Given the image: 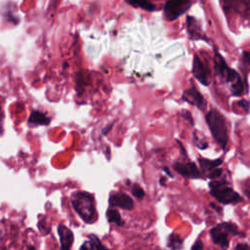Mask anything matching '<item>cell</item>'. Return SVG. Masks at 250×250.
I'll list each match as a JSON object with an SVG mask.
<instances>
[{"label": "cell", "instance_id": "ba28073f", "mask_svg": "<svg viewBox=\"0 0 250 250\" xmlns=\"http://www.w3.org/2000/svg\"><path fill=\"white\" fill-rule=\"evenodd\" d=\"M178 174L187 179H199L202 178L201 171L193 162H176L173 165Z\"/></svg>", "mask_w": 250, "mask_h": 250}, {"label": "cell", "instance_id": "9c48e42d", "mask_svg": "<svg viewBox=\"0 0 250 250\" xmlns=\"http://www.w3.org/2000/svg\"><path fill=\"white\" fill-rule=\"evenodd\" d=\"M192 74L194 77L203 85L209 84V72L208 68L204 64V62L201 61V59L194 55L193 61H192Z\"/></svg>", "mask_w": 250, "mask_h": 250}, {"label": "cell", "instance_id": "7c38bea8", "mask_svg": "<svg viewBox=\"0 0 250 250\" xmlns=\"http://www.w3.org/2000/svg\"><path fill=\"white\" fill-rule=\"evenodd\" d=\"M187 28L191 40H204L207 41V38L202 33L198 22L195 21L194 18L188 16L187 17Z\"/></svg>", "mask_w": 250, "mask_h": 250}, {"label": "cell", "instance_id": "4316f807", "mask_svg": "<svg viewBox=\"0 0 250 250\" xmlns=\"http://www.w3.org/2000/svg\"><path fill=\"white\" fill-rule=\"evenodd\" d=\"M235 250H250V247L246 243H238L235 246Z\"/></svg>", "mask_w": 250, "mask_h": 250}, {"label": "cell", "instance_id": "d6a6232c", "mask_svg": "<svg viewBox=\"0 0 250 250\" xmlns=\"http://www.w3.org/2000/svg\"><path fill=\"white\" fill-rule=\"evenodd\" d=\"M159 184H160L161 186H165V178H164V177H161V178H160Z\"/></svg>", "mask_w": 250, "mask_h": 250}, {"label": "cell", "instance_id": "1f68e13d", "mask_svg": "<svg viewBox=\"0 0 250 250\" xmlns=\"http://www.w3.org/2000/svg\"><path fill=\"white\" fill-rule=\"evenodd\" d=\"M162 170H163V171H164V172H165V173H166L170 178H173V175L171 174V172H170V170H169V168H168V167H163V168H162Z\"/></svg>", "mask_w": 250, "mask_h": 250}, {"label": "cell", "instance_id": "ac0fdd59", "mask_svg": "<svg viewBox=\"0 0 250 250\" xmlns=\"http://www.w3.org/2000/svg\"><path fill=\"white\" fill-rule=\"evenodd\" d=\"M130 5L137 7V8H142L144 10H146L148 12H153L156 8L155 6L149 2L148 0H126Z\"/></svg>", "mask_w": 250, "mask_h": 250}, {"label": "cell", "instance_id": "9a60e30c", "mask_svg": "<svg viewBox=\"0 0 250 250\" xmlns=\"http://www.w3.org/2000/svg\"><path fill=\"white\" fill-rule=\"evenodd\" d=\"M28 122L33 125H47L50 123V118L39 110H33L29 115Z\"/></svg>", "mask_w": 250, "mask_h": 250}, {"label": "cell", "instance_id": "603a6c76", "mask_svg": "<svg viewBox=\"0 0 250 250\" xmlns=\"http://www.w3.org/2000/svg\"><path fill=\"white\" fill-rule=\"evenodd\" d=\"M237 104H238V106H239V107L243 108V110H244V111L248 112L249 107H250V104H249V102H248V101H246V100H240V101H238Z\"/></svg>", "mask_w": 250, "mask_h": 250}, {"label": "cell", "instance_id": "8992f818", "mask_svg": "<svg viewBox=\"0 0 250 250\" xmlns=\"http://www.w3.org/2000/svg\"><path fill=\"white\" fill-rule=\"evenodd\" d=\"M198 162H199V165L201 168V173L205 174V176H207V178L216 180L217 178L221 177V175L223 173V169L219 168V166L223 162L222 158L210 160V159H206L203 157H199Z\"/></svg>", "mask_w": 250, "mask_h": 250}, {"label": "cell", "instance_id": "44dd1931", "mask_svg": "<svg viewBox=\"0 0 250 250\" xmlns=\"http://www.w3.org/2000/svg\"><path fill=\"white\" fill-rule=\"evenodd\" d=\"M131 190H132V194H133L135 197L139 198V199H142V198L145 196V190H144V189L141 188V186H139L138 184H134V185L132 186Z\"/></svg>", "mask_w": 250, "mask_h": 250}, {"label": "cell", "instance_id": "83f0119b", "mask_svg": "<svg viewBox=\"0 0 250 250\" xmlns=\"http://www.w3.org/2000/svg\"><path fill=\"white\" fill-rule=\"evenodd\" d=\"M3 133V111H2V107L0 106V136Z\"/></svg>", "mask_w": 250, "mask_h": 250}, {"label": "cell", "instance_id": "5bb4252c", "mask_svg": "<svg viewBox=\"0 0 250 250\" xmlns=\"http://www.w3.org/2000/svg\"><path fill=\"white\" fill-rule=\"evenodd\" d=\"M214 65H215V70L216 72L223 76L226 77L227 74L229 73V71L230 70V68L228 66L226 61L224 60V58L218 53H215V58H214Z\"/></svg>", "mask_w": 250, "mask_h": 250}, {"label": "cell", "instance_id": "ffe728a7", "mask_svg": "<svg viewBox=\"0 0 250 250\" xmlns=\"http://www.w3.org/2000/svg\"><path fill=\"white\" fill-rule=\"evenodd\" d=\"M37 226H38V229L40 230L41 233L47 234V233L50 232L51 227H50V225L47 224V220H46V219H40V220L38 221Z\"/></svg>", "mask_w": 250, "mask_h": 250}, {"label": "cell", "instance_id": "52a82bcc", "mask_svg": "<svg viewBox=\"0 0 250 250\" xmlns=\"http://www.w3.org/2000/svg\"><path fill=\"white\" fill-rule=\"evenodd\" d=\"M108 203L111 207H119L124 210H132L134 201L131 196L122 191H112L108 197Z\"/></svg>", "mask_w": 250, "mask_h": 250}, {"label": "cell", "instance_id": "4fadbf2b", "mask_svg": "<svg viewBox=\"0 0 250 250\" xmlns=\"http://www.w3.org/2000/svg\"><path fill=\"white\" fill-rule=\"evenodd\" d=\"M226 10H234L236 13H246L250 10V0H223Z\"/></svg>", "mask_w": 250, "mask_h": 250}, {"label": "cell", "instance_id": "f546056e", "mask_svg": "<svg viewBox=\"0 0 250 250\" xmlns=\"http://www.w3.org/2000/svg\"><path fill=\"white\" fill-rule=\"evenodd\" d=\"M210 206L214 209V210H217V212L219 213V214H222V208L221 207H218L217 205H215L213 202H211L210 203Z\"/></svg>", "mask_w": 250, "mask_h": 250}, {"label": "cell", "instance_id": "cb8c5ba5", "mask_svg": "<svg viewBox=\"0 0 250 250\" xmlns=\"http://www.w3.org/2000/svg\"><path fill=\"white\" fill-rule=\"evenodd\" d=\"M80 250H95V247L90 240H87L82 243V245L80 246Z\"/></svg>", "mask_w": 250, "mask_h": 250}, {"label": "cell", "instance_id": "484cf974", "mask_svg": "<svg viewBox=\"0 0 250 250\" xmlns=\"http://www.w3.org/2000/svg\"><path fill=\"white\" fill-rule=\"evenodd\" d=\"M242 58H243L244 62L250 65V51H243Z\"/></svg>", "mask_w": 250, "mask_h": 250}, {"label": "cell", "instance_id": "6da1fadb", "mask_svg": "<svg viewBox=\"0 0 250 250\" xmlns=\"http://www.w3.org/2000/svg\"><path fill=\"white\" fill-rule=\"evenodd\" d=\"M70 202L73 209L84 223L93 224L97 221L98 213L96 210L95 197L92 193L82 190L75 191L70 196Z\"/></svg>", "mask_w": 250, "mask_h": 250}, {"label": "cell", "instance_id": "8fae6325", "mask_svg": "<svg viewBox=\"0 0 250 250\" xmlns=\"http://www.w3.org/2000/svg\"><path fill=\"white\" fill-rule=\"evenodd\" d=\"M57 229L60 237L61 250H70L74 240L73 232L63 224H59Z\"/></svg>", "mask_w": 250, "mask_h": 250}, {"label": "cell", "instance_id": "7a4b0ae2", "mask_svg": "<svg viewBox=\"0 0 250 250\" xmlns=\"http://www.w3.org/2000/svg\"><path fill=\"white\" fill-rule=\"evenodd\" d=\"M206 122L214 140L223 149H226L229 142V135L225 117L217 109L212 108L206 114Z\"/></svg>", "mask_w": 250, "mask_h": 250}, {"label": "cell", "instance_id": "d4e9b609", "mask_svg": "<svg viewBox=\"0 0 250 250\" xmlns=\"http://www.w3.org/2000/svg\"><path fill=\"white\" fill-rule=\"evenodd\" d=\"M203 248H204V245H203L202 240L201 239H196L190 250H203Z\"/></svg>", "mask_w": 250, "mask_h": 250}, {"label": "cell", "instance_id": "7402d4cb", "mask_svg": "<svg viewBox=\"0 0 250 250\" xmlns=\"http://www.w3.org/2000/svg\"><path fill=\"white\" fill-rule=\"evenodd\" d=\"M193 141H194L195 146H196L198 148H200V149H204V148H206V147L208 146V144H207L205 141H202V140H200L198 137H196L195 134H193Z\"/></svg>", "mask_w": 250, "mask_h": 250}, {"label": "cell", "instance_id": "e0dca14e", "mask_svg": "<svg viewBox=\"0 0 250 250\" xmlns=\"http://www.w3.org/2000/svg\"><path fill=\"white\" fill-rule=\"evenodd\" d=\"M167 246L171 250H181L183 248V239H182V237L179 234H177L175 232H172L168 237Z\"/></svg>", "mask_w": 250, "mask_h": 250}, {"label": "cell", "instance_id": "f1b7e54d", "mask_svg": "<svg viewBox=\"0 0 250 250\" xmlns=\"http://www.w3.org/2000/svg\"><path fill=\"white\" fill-rule=\"evenodd\" d=\"M183 116H184V118H186V119H188L191 124H193V121H192V117L190 116V114H189V112L188 111H186L185 113H183Z\"/></svg>", "mask_w": 250, "mask_h": 250}, {"label": "cell", "instance_id": "30bf717a", "mask_svg": "<svg viewBox=\"0 0 250 250\" xmlns=\"http://www.w3.org/2000/svg\"><path fill=\"white\" fill-rule=\"evenodd\" d=\"M182 99L188 104H191L195 105L196 107L200 108L201 110H204L207 106V104L203 98V96L195 89V88H189L184 91Z\"/></svg>", "mask_w": 250, "mask_h": 250}, {"label": "cell", "instance_id": "4dcf8cb0", "mask_svg": "<svg viewBox=\"0 0 250 250\" xmlns=\"http://www.w3.org/2000/svg\"><path fill=\"white\" fill-rule=\"evenodd\" d=\"M243 191H244V193L247 195V197L250 198V188H249L248 186H246V187L243 188Z\"/></svg>", "mask_w": 250, "mask_h": 250}, {"label": "cell", "instance_id": "2e32d148", "mask_svg": "<svg viewBox=\"0 0 250 250\" xmlns=\"http://www.w3.org/2000/svg\"><path fill=\"white\" fill-rule=\"evenodd\" d=\"M106 218H107V221L109 223H112L118 227H123L124 226V221L119 213L118 210L114 209V208H108L106 210Z\"/></svg>", "mask_w": 250, "mask_h": 250}, {"label": "cell", "instance_id": "5b68a950", "mask_svg": "<svg viewBox=\"0 0 250 250\" xmlns=\"http://www.w3.org/2000/svg\"><path fill=\"white\" fill-rule=\"evenodd\" d=\"M191 6V0H168L164 6L167 21H174L187 12Z\"/></svg>", "mask_w": 250, "mask_h": 250}, {"label": "cell", "instance_id": "836d02e7", "mask_svg": "<svg viewBox=\"0 0 250 250\" xmlns=\"http://www.w3.org/2000/svg\"><path fill=\"white\" fill-rule=\"evenodd\" d=\"M26 250H36V249H35V247L33 245H29Z\"/></svg>", "mask_w": 250, "mask_h": 250}, {"label": "cell", "instance_id": "d6986e66", "mask_svg": "<svg viewBox=\"0 0 250 250\" xmlns=\"http://www.w3.org/2000/svg\"><path fill=\"white\" fill-rule=\"evenodd\" d=\"M88 238L92 242V244L94 245L95 250H109L105 245H104L102 243V241L100 240V238L96 234L91 233V234L88 235Z\"/></svg>", "mask_w": 250, "mask_h": 250}, {"label": "cell", "instance_id": "3957f363", "mask_svg": "<svg viewBox=\"0 0 250 250\" xmlns=\"http://www.w3.org/2000/svg\"><path fill=\"white\" fill-rule=\"evenodd\" d=\"M209 188L210 194L222 204H235L242 200L226 180H212L209 183Z\"/></svg>", "mask_w": 250, "mask_h": 250}, {"label": "cell", "instance_id": "277c9868", "mask_svg": "<svg viewBox=\"0 0 250 250\" xmlns=\"http://www.w3.org/2000/svg\"><path fill=\"white\" fill-rule=\"evenodd\" d=\"M210 237L214 244L220 246L222 249L229 247V235H239L244 236L243 232H240L237 226L231 222H223L213 227L210 231Z\"/></svg>", "mask_w": 250, "mask_h": 250}]
</instances>
